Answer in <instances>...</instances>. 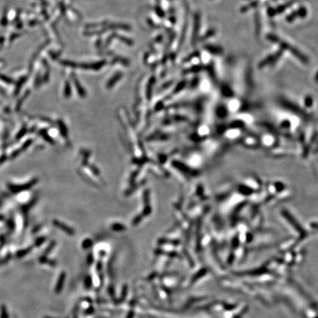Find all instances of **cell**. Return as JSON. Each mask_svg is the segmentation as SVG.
Wrapping results in <instances>:
<instances>
[{
  "label": "cell",
  "mask_w": 318,
  "mask_h": 318,
  "mask_svg": "<svg viewBox=\"0 0 318 318\" xmlns=\"http://www.w3.org/2000/svg\"><path fill=\"white\" fill-rule=\"evenodd\" d=\"M38 182V179H33L30 182H28L27 184H23V185H13V184H8V188L10 191L13 193H18L20 191H26L32 187L34 185H36Z\"/></svg>",
  "instance_id": "3"
},
{
  "label": "cell",
  "mask_w": 318,
  "mask_h": 318,
  "mask_svg": "<svg viewBox=\"0 0 318 318\" xmlns=\"http://www.w3.org/2000/svg\"><path fill=\"white\" fill-rule=\"evenodd\" d=\"M26 80H27L26 77H24V78H20L19 81H18V83H16V89H15V91H14V94H15V96H16V95L19 94L20 90H21V86H22L23 84L25 83V81H26Z\"/></svg>",
  "instance_id": "7"
},
{
  "label": "cell",
  "mask_w": 318,
  "mask_h": 318,
  "mask_svg": "<svg viewBox=\"0 0 318 318\" xmlns=\"http://www.w3.org/2000/svg\"><path fill=\"white\" fill-rule=\"evenodd\" d=\"M0 79H1L2 80H3V81L5 82V83H9V84L13 83V80L11 78H8V77L2 75V74H0Z\"/></svg>",
  "instance_id": "17"
},
{
  "label": "cell",
  "mask_w": 318,
  "mask_h": 318,
  "mask_svg": "<svg viewBox=\"0 0 318 318\" xmlns=\"http://www.w3.org/2000/svg\"><path fill=\"white\" fill-rule=\"evenodd\" d=\"M27 133V128H26V127H25H25H23L21 129V131H20L19 133H18V134L16 135V140H19L21 138H22V137L25 136V133Z\"/></svg>",
  "instance_id": "14"
},
{
  "label": "cell",
  "mask_w": 318,
  "mask_h": 318,
  "mask_svg": "<svg viewBox=\"0 0 318 318\" xmlns=\"http://www.w3.org/2000/svg\"><path fill=\"white\" fill-rule=\"evenodd\" d=\"M297 18V11L295 10V11L291 13L290 15H288L287 16H286V20L288 21V22H292V21H295Z\"/></svg>",
  "instance_id": "13"
},
{
  "label": "cell",
  "mask_w": 318,
  "mask_h": 318,
  "mask_svg": "<svg viewBox=\"0 0 318 318\" xmlns=\"http://www.w3.org/2000/svg\"><path fill=\"white\" fill-rule=\"evenodd\" d=\"M283 51H284V49H281L280 50L278 51L275 54L269 55L268 57H267L265 59L263 60V61H261L260 63H259V68L262 69L264 68V67L267 66H272L275 64V63L278 61L279 58L281 57V55H282Z\"/></svg>",
  "instance_id": "2"
},
{
  "label": "cell",
  "mask_w": 318,
  "mask_h": 318,
  "mask_svg": "<svg viewBox=\"0 0 318 318\" xmlns=\"http://www.w3.org/2000/svg\"><path fill=\"white\" fill-rule=\"evenodd\" d=\"M206 49L211 54L216 55H220L223 53V49L220 46L217 45H211L208 44L206 46Z\"/></svg>",
  "instance_id": "5"
},
{
  "label": "cell",
  "mask_w": 318,
  "mask_h": 318,
  "mask_svg": "<svg viewBox=\"0 0 318 318\" xmlns=\"http://www.w3.org/2000/svg\"><path fill=\"white\" fill-rule=\"evenodd\" d=\"M1 23L2 25H3V26H5V25H7V13H5V12L4 13V15H3V18L2 19Z\"/></svg>",
  "instance_id": "23"
},
{
  "label": "cell",
  "mask_w": 318,
  "mask_h": 318,
  "mask_svg": "<svg viewBox=\"0 0 318 318\" xmlns=\"http://www.w3.org/2000/svg\"><path fill=\"white\" fill-rule=\"evenodd\" d=\"M91 245V241L89 240V239H86V240L84 241V242L83 243V246L84 248H89Z\"/></svg>",
  "instance_id": "22"
},
{
  "label": "cell",
  "mask_w": 318,
  "mask_h": 318,
  "mask_svg": "<svg viewBox=\"0 0 318 318\" xmlns=\"http://www.w3.org/2000/svg\"><path fill=\"white\" fill-rule=\"evenodd\" d=\"M40 134L42 136H43V138H44L45 140H47V142H49V143H52V139H51V138L49 137L48 135L47 134V133H46L45 131H41V132H40Z\"/></svg>",
  "instance_id": "16"
},
{
  "label": "cell",
  "mask_w": 318,
  "mask_h": 318,
  "mask_svg": "<svg viewBox=\"0 0 318 318\" xmlns=\"http://www.w3.org/2000/svg\"><path fill=\"white\" fill-rule=\"evenodd\" d=\"M113 228V229L114 230V231H123V229H125V227H124L123 225H122L120 224H116V225H114L111 227Z\"/></svg>",
  "instance_id": "19"
},
{
  "label": "cell",
  "mask_w": 318,
  "mask_h": 318,
  "mask_svg": "<svg viewBox=\"0 0 318 318\" xmlns=\"http://www.w3.org/2000/svg\"><path fill=\"white\" fill-rule=\"evenodd\" d=\"M215 33H216V31H215L214 29H211V30L208 31L207 33L205 35L204 37L203 38V40L206 39V38H210V37H212V36H214Z\"/></svg>",
  "instance_id": "15"
},
{
  "label": "cell",
  "mask_w": 318,
  "mask_h": 318,
  "mask_svg": "<svg viewBox=\"0 0 318 318\" xmlns=\"http://www.w3.org/2000/svg\"><path fill=\"white\" fill-rule=\"evenodd\" d=\"M315 80L317 82H318V72H317V74H316V75H315Z\"/></svg>",
  "instance_id": "25"
},
{
  "label": "cell",
  "mask_w": 318,
  "mask_h": 318,
  "mask_svg": "<svg viewBox=\"0 0 318 318\" xmlns=\"http://www.w3.org/2000/svg\"><path fill=\"white\" fill-rule=\"evenodd\" d=\"M53 224L55 225L56 226V227L61 228V229L62 230V231H65L66 233H68V234L69 235H73L74 234V231H73V229H72V228H70L69 227V226L63 224L62 222H59V221L58 220H54L53 221Z\"/></svg>",
  "instance_id": "6"
},
{
  "label": "cell",
  "mask_w": 318,
  "mask_h": 318,
  "mask_svg": "<svg viewBox=\"0 0 318 318\" xmlns=\"http://www.w3.org/2000/svg\"><path fill=\"white\" fill-rule=\"evenodd\" d=\"M279 44H280L281 49H284V50H288L294 56H295L300 61H301L303 63H309V59L306 55L303 54L302 52H300L297 49H296L295 47H292L290 44L286 43V42L281 41H279Z\"/></svg>",
  "instance_id": "1"
},
{
  "label": "cell",
  "mask_w": 318,
  "mask_h": 318,
  "mask_svg": "<svg viewBox=\"0 0 318 318\" xmlns=\"http://www.w3.org/2000/svg\"><path fill=\"white\" fill-rule=\"evenodd\" d=\"M29 94H30V91H26V93H25V94H24V96L22 97H21V98L20 99V100H19V101H18L17 104H16V111H19L20 110V108H21V105H22L23 102L25 101V99H26V98L27 97L29 96Z\"/></svg>",
  "instance_id": "9"
},
{
  "label": "cell",
  "mask_w": 318,
  "mask_h": 318,
  "mask_svg": "<svg viewBox=\"0 0 318 318\" xmlns=\"http://www.w3.org/2000/svg\"><path fill=\"white\" fill-rule=\"evenodd\" d=\"M21 152H22V150H21V149L16 150H15V151L13 152V153H12V155H11V156H10V158H16V157H17L18 155H19L20 153H21Z\"/></svg>",
  "instance_id": "20"
},
{
  "label": "cell",
  "mask_w": 318,
  "mask_h": 318,
  "mask_svg": "<svg viewBox=\"0 0 318 318\" xmlns=\"http://www.w3.org/2000/svg\"><path fill=\"white\" fill-rule=\"evenodd\" d=\"M258 4H259V2H258L257 1L251 2L249 5H246V6H244L243 8H241V11H242V13H244V12H246L247 10H250V9L256 8V7L258 6Z\"/></svg>",
  "instance_id": "8"
},
{
  "label": "cell",
  "mask_w": 318,
  "mask_h": 318,
  "mask_svg": "<svg viewBox=\"0 0 318 318\" xmlns=\"http://www.w3.org/2000/svg\"><path fill=\"white\" fill-rule=\"evenodd\" d=\"M64 277H65V275H64V274L63 273V274H62L61 281V282H60V283H58V284L57 287H56V290H57V291H60V290H61V288H62V285H63V283H62V282H63V281L64 280Z\"/></svg>",
  "instance_id": "21"
},
{
  "label": "cell",
  "mask_w": 318,
  "mask_h": 318,
  "mask_svg": "<svg viewBox=\"0 0 318 318\" xmlns=\"http://www.w3.org/2000/svg\"><path fill=\"white\" fill-rule=\"evenodd\" d=\"M259 16L258 13H256V17H255V21H256V35H259L260 33L261 30V22H260V19H259Z\"/></svg>",
  "instance_id": "11"
},
{
  "label": "cell",
  "mask_w": 318,
  "mask_h": 318,
  "mask_svg": "<svg viewBox=\"0 0 318 318\" xmlns=\"http://www.w3.org/2000/svg\"><path fill=\"white\" fill-rule=\"evenodd\" d=\"M32 143V139H30V140H27L25 143H24V144L22 145V147H21V150L22 151H25L27 149V147H30V145H31V144Z\"/></svg>",
  "instance_id": "18"
},
{
  "label": "cell",
  "mask_w": 318,
  "mask_h": 318,
  "mask_svg": "<svg viewBox=\"0 0 318 318\" xmlns=\"http://www.w3.org/2000/svg\"><path fill=\"white\" fill-rule=\"evenodd\" d=\"M267 39L268 41L273 42V43H279V41H281L280 38L274 34H268L267 36Z\"/></svg>",
  "instance_id": "12"
},
{
  "label": "cell",
  "mask_w": 318,
  "mask_h": 318,
  "mask_svg": "<svg viewBox=\"0 0 318 318\" xmlns=\"http://www.w3.org/2000/svg\"><path fill=\"white\" fill-rule=\"evenodd\" d=\"M296 2L295 0H292V1L288 2L285 3L284 5H281L280 6H278L276 8H269L268 9V15L270 16H274L278 14H280L281 13H283L288 8H290L292 4Z\"/></svg>",
  "instance_id": "4"
},
{
  "label": "cell",
  "mask_w": 318,
  "mask_h": 318,
  "mask_svg": "<svg viewBox=\"0 0 318 318\" xmlns=\"http://www.w3.org/2000/svg\"><path fill=\"white\" fill-rule=\"evenodd\" d=\"M6 158H7V157L5 156V155H3V156L0 158V164H2V162H4L6 160Z\"/></svg>",
  "instance_id": "24"
},
{
  "label": "cell",
  "mask_w": 318,
  "mask_h": 318,
  "mask_svg": "<svg viewBox=\"0 0 318 318\" xmlns=\"http://www.w3.org/2000/svg\"><path fill=\"white\" fill-rule=\"evenodd\" d=\"M296 11H297V17L303 19V18H305L307 16V9L305 8V7H301V8H300L298 10H297Z\"/></svg>",
  "instance_id": "10"
}]
</instances>
